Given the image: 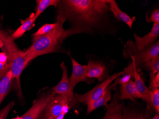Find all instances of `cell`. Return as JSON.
I'll return each instance as SVG.
<instances>
[{"label":"cell","mask_w":159,"mask_h":119,"mask_svg":"<svg viewBox=\"0 0 159 119\" xmlns=\"http://www.w3.org/2000/svg\"><path fill=\"white\" fill-rule=\"evenodd\" d=\"M58 8L69 21L70 27L65 30L63 39L76 34H112L111 14L107 0H63Z\"/></svg>","instance_id":"6da1fadb"},{"label":"cell","mask_w":159,"mask_h":119,"mask_svg":"<svg viewBox=\"0 0 159 119\" xmlns=\"http://www.w3.org/2000/svg\"><path fill=\"white\" fill-rule=\"evenodd\" d=\"M66 20L63 15L58 13L54 28L33 42L32 45L25 51L27 64L38 56L61 51V45L65 32L63 25Z\"/></svg>","instance_id":"7a4b0ae2"},{"label":"cell","mask_w":159,"mask_h":119,"mask_svg":"<svg viewBox=\"0 0 159 119\" xmlns=\"http://www.w3.org/2000/svg\"><path fill=\"white\" fill-rule=\"evenodd\" d=\"M0 41L4 48V53L11 65V71L13 79L16 80V85L20 97H22L20 78L21 73L27 65L25 52L17 47L10 35L0 29Z\"/></svg>","instance_id":"3957f363"},{"label":"cell","mask_w":159,"mask_h":119,"mask_svg":"<svg viewBox=\"0 0 159 119\" xmlns=\"http://www.w3.org/2000/svg\"><path fill=\"white\" fill-rule=\"evenodd\" d=\"M124 55L130 57L137 68L140 65L148 62L154 57L159 56V41L143 50H138L136 47L135 43L129 40L125 45Z\"/></svg>","instance_id":"277c9868"},{"label":"cell","mask_w":159,"mask_h":119,"mask_svg":"<svg viewBox=\"0 0 159 119\" xmlns=\"http://www.w3.org/2000/svg\"><path fill=\"white\" fill-rule=\"evenodd\" d=\"M125 72H126V71L124 69L123 71L112 74L107 78L104 81L98 84L95 87H94L93 89L85 94H75V103H82L87 105L90 103L96 101L102 96L106 90V88L109 85L111 84L112 81L115 80L117 78Z\"/></svg>","instance_id":"5b68a950"},{"label":"cell","mask_w":159,"mask_h":119,"mask_svg":"<svg viewBox=\"0 0 159 119\" xmlns=\"http://www.w3.org/2000/svg\"><path fill=\"white\" fill-rule=\"evenodd\" d=\"M54 95L52 90L42 94L34 100L31 108L21 116V119H38L44 112Z\"/></svg>","instance_id":"8992f818"},{"label":"cell","mask_w":159,"mask_h":119,"mask_svg":"<svg viewBox=\"0 0 159 119\" xmlns=\"http://www.w3.org/2000/svg\"><path fill=\"white\" fill-rule=\"evenodd\" d=\"M62 69V77L59 83L53 88L52 92L54 94L61 95L66 97L68 99L70 104H75V94L74 89L70 84L68 76V71L65 63L62 62L61 64Z\"/></svg>","instance_id":"52a82bcc"},{"label":"cell","mask_w":159,"mask_h":119,"mask_svg":"<svg viewBox=\"0 0 159 119\" xmlns=\"http://www.w3.org/2000/svg\"><path fill=\"white\" fill-rule=\"evenodd\" d=\"M70 57L73 66V71L71 76L69 78L71 87L74 89L76 85L82 81H88L87 76V66L81 65L70 56V52L68 53Z\"/></svg>","instance_id":"ba28073f"},{"label":"cell","mask_w":159,"mask_h":119,"mask_svg":"<svg viewBox=\"0 0 159 119\" xmlns=\"http://www.w3.org/2000/svg\"><path fill=\"white\" fill-rule=\"evenodd\" d=\"M159 36V24H153L151 32L143 37H141L137 35L136 34H134L137 49L142 51L150 47L156 42Z\"/></svg>","instance_id":"9c48e42d"},{"label":"cell","mask_w":159,"mask_h":119,"mask_svg":"<svg viewBox=\"0 0 159 119\" xmlns=\"http://www.w3.org/2000/svg\"><path fill=\"white\" fill-rule=\"evenodd\" d=\"M87 66L88 78H95L102 82L108 78L107 69L102 62L89 60Z\"/></svg>","instance_id":"30bf717a"},{"label":"cell","mask_w":159,"mask_h":119,"mask_svg":"<svg viewBox=\"0 0 159 119\" xmlns=\"http://www.w3.org/2000/svg\"><path fill=\"white\" fill-rule=\"evenodd\" d=\"M124 104V102L120 103L119 93H115L111 102L106 107V114L102 119H121Z\"/></svg>","instance_id":"8fae6325"},{"label":"cell","mask_w":159,"mask_h":119,"mask_svg":"<svg viewBox=\"0 0 159 119\" xmlns=\"http://www.w3.org/2000/svg\"><path fill=\"white\" fill-rule=\"evenodd\" d=\"M136 99L143 100V97L137 89L133 80L131 79L126 84L120 85V101L129 100L132 102H135Z\"/></svg>","instance_id":"7c38bea8"},{"label":"cell","mask_w":159,"mask_h":119,"mask_svg":"<svg viewBox=\"0 0 159 119\" xmlns=\"http://www.w3.org/2000/svg\"><path fill=\"white\" fill-rule=\"evenodd\" d=\"M70 103L68 99L61 95H54L47 105L45 110L50 112L54 119L62 113V108L65 104Z\"/></svg>","instance_id":"4fadbf2b"},{"label":"cell","mask_w":159,"mask_h":119,"mask_svg":"<svg viewBox=\"0 0 159 119\" xmlns=\"http://www.w3.org/2000/svg\"><path fill=\"white\" fill-rule=\"evenodd\" d=\"M109 10L110 12L113 14L118 21L124 22L126 24L129 28L132 29L133 25L135 21V17L133 18L130 17L125 12H124L120 9L116 2L114 0H107Z\"/></svg>","instance_id":"5bb4252c"},{"label":"cell","mask_w":159,"mask_h":119,"mask_svg":"<svg viewBox=\"0 0 159 119\" xmlns=\"http://www.w3.org/2000/svg\"><path fill=\"white\" fill-rule=\"evenodd\" d=\"M112 89H113L111 84L109 85L106 88V90L101 97L96 101H94L87 105V114H90V113L93 112V111L101 106L107 107L108 105L107 103L111 100V91Z\"/></svg>","instance_id":"9a60e30c"},{"label":"cell","mask_w":159,"mask_h":119,"mask_svg":"<svg viewBox=\"0 0 159 119\" xmlns=\"http://www.w3.org/2000/svg\"><path fill=\"white\" fill-rule=\"evenodd\" d=\"M139 69L134 70L133 77L134 79V83L140 94L143 97V100L147 103V106L150 104V91L145 85L144 81L139 72Z\"/></svg>","instance_id":"2e32d148"},{"label":"cell","mask_w":159,"mask_h":119,"mask_svg":"<svg viewBox=\"0 0 159 119\" xmlns=\"http://www.w3.org/2000/svg\"><path fill=\"white\" fill-rule=\"evenodd\" d=\"M13 80L12 73L10 70L0 80V104L9 92Z\"/></svg>","instance_id":"e0dca14e"},{"label":"cell","mask_w":159,"mask_h":119,"mask_svg":"<svg viewBox=\"0 0 159 119\" xmlns=\"http://www.w3.org/2000/svg\"><path fill=\"white\" fill-rule=\"evenodd\" d=\"M36 20V19L34 16L24 21L21 25L11 34V38L14 40L22 36L26 31L30 29Z\"/></svg>","instance_id":"ac0fdd59"},{"label":"cell","mask_w":159,"mask_h":119,"mask_svg":"<svg viewBox=\"0 0 159 119\" xmlns=\"http://www.w3.org/2000/svg\"><path fill=\"white\" fill-rule=\"evenodd\" d=\"M37 6L35 13L34 14V17L36 19L39 16L43 13L45 9L49 6H54L57 7L61 3L60 0H37L36 1Z\"/></svg>","instance_id":"d6986e66"},{"label":"cell","mask_w":159,"mask_h":119,"mask_svg":"<svg viewBox=\"0 0 159 119\" xmlns=\"http://www.w3.org/2000/svg\"><path fill=\"white\" fill-rule=\"evenodd\" d=\"M150 98L149 107L159 115V89L153 88L150 90Z\"/></svg>","instance_id":"ffe728a7"},{"label":"cell","mask_w":159,"mask_h":119,"mask_svg":"<svg viewBox=\"0 0 159 119\" xmlns=\"http://www.w3.org/2000/svg\"><path fill=\"white\" fill-rule=\"evenodd\" d=\"M121 119H146L142 112L123 107Z\"/></svg>","instance_id":"44dd1931"},{"label":"cell","mask_w":159,"mask_h":119,"mask_svg":"<svg viewBox=\"0 0 159 119\" xmlns=\"http://www.w3.org/2000/svg\"><path fill=\"white\" fill-rule=\"evenodd\" d=\"M142 65L150 71V74L154 76L157 72H159V56L154 57Z\"/></svg>","instance_id":"7402d4cb"},{"label":"cell","mask_w":159,"mask_h":119,"mask_svg":"<svg viewBox=\"0 0 159 119\" xmlns=\"http://www.w3.org/2000/svg\"><path fill=\"white\" fill-rule=\"evenodd\" d=\"M56 25V23L54 24H46L42 26L38 31L33 35V42L35 41L40 37L47 34L51 31Z\"/></svg>","instance_id":"603a6c76"},{"label":"cell","mask_w":159,"mask_h":119,"mask_svg":"<svg viewBox=\"0 0 159 119\" xmlns=\"http://www.w3.org/2000/svg\"><path fill=\"white\" fill-rule=\"evenodd\" d=\"M15 105L13 102L9 103L5 107L0 111V119H6L9 113Z\"/></svg>","instance_id":"cb8c5ba5"},{"label":"cell","mask_w":159,"mask_h":119,"mask_svg":"<svg viewBox=\"0 0 159 119\" xmlns=\"http://www.w3.org/2000/svg\"><path fill=\"white\" fill-rule=\"evenodd\" d=\"M150 82L149 90L159 87V72L153 76L150 74Z\"/></svg>","instance_id":"d4e9b609"},{"label":"cell","mask_w":159,"mask_h":119,"mask_svg":"<svg viewBox=\"0 0 159 119\" xmlns=\"http://www.w3.org/2000/svg\"><path fill=\"white\" fill-rule=\"evenodd\" d=\"M147 21L148 23H153L154 24H159V10H154L149 18H147Z\"/></svg>","instance_id":"484cf974"},{"label":"cell","mask_w":159,"mask_h":119,"mask_svg":"<svg viewBox=\"0 0 159 119\" xmlns=\"http://www.w3.org/2000/svg\"><path fill=\"white\" fill-rule=\"evenodd\" d=\"M10 70H11V65L8 62L5 65L4 68L0 71V80H1L5 76L6 73L8 72Z\"/></svg>","instance_id":"4316f807"},{"label":"cell","mask_w":159,"mask_h":119,"mask_svg":"<svg viewBox=\"0 0 159 119\" xmlns=\"http://www.w3.org/2000/svg\"><path fill=\"white\" fill-rule=\"evenodd\" d=\"M41 119H54L52 115L46 110H44L42 115Z\"/></svg>","instance_id":"83f0119b"},{"label":"cell","mask_w":159,"mask_h":119,"mask_svg":"<svg viewBox=\"0 0 159 119\" xmlns=\"http://www.w3.org/2000/svg\"><path fill=\"white\" fill-rule=\"evenodd\" d=\"M8 58L4 53H0V62L2 63H7Z\"/></svg>","instance_id":"f1b7e54d"},{"label":"cell","mask_w":159,"mask_h":119,"mask_svg":"<svg viewBox=\"0 0 159 119\" xmlns=\"http://www.w3.org/2000/svg\"><path fill=\"white\" fill-rule=\"evenodd\" d=\"M65 115H65L64 113H61V114H60L59 116H57V117H56V118H55L54 119H64Z\"/></svg>","instance_id":"f546056e"},{"label":"cell","mask_w":159,"mask_h":119,"mask_svg":"<svg viewBox=\"0 0 159 119\" xmlns=\"http://www.w3.org/2000/svg\"><path fill=\"white\" fill-rule=\"evenodd\" d=\"M7 63H2V62H0V71L4 68V66Z\"/></svg>","instance_id":"4dcf8cb0"},{"label":"cell","mask_w":159,"mask_h":119,"mask_svg":"<svg viewBox=\"0 0 159 119\" xmlns=\"http://www.w3.org/2000/svg\"><path fill=\"white\" fill-rule=\"evenodd\" d=\"M152 119H159V115L156 114V115L153 117Z\"/></svg>","instance_id":"1f68e13d"},{"label":"cell","mask_w":159,"mask_h":119,"mask_svg":"<svg viewBox=\"0 0 159 119\" xmlns=\"http://www.w3.org/2000/svg\"><path fill=\"white\" fill-rule=\"evenodd\" d=\"M21 119V116L20 117H19V116H17V117H16V118H13V119Z\"/></svg>","instance_id":"d6a6232c"}]
</instances>
